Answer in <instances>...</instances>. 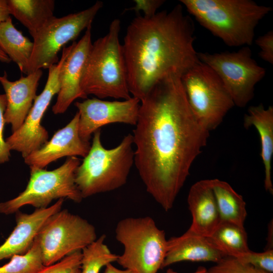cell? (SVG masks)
I'll return each instance as SVG.
<instances>
[{"mask_svg":"<svg viewBox=\"0 0 273 273\" xmlns=\"http://www.w3.org/2000/svg\"><path fill=\"white\" fill-rule=\"evenodd\" d=\"M81 251H75L37 273H80Z\"/></svg>","mask_w":273,"mask_h":273,"instance_id":"obj_28","label":"cell"},{"mask_svg":"<svg viewBox=\"0 0 273 273\" xmlns=\"http://www.w3.org/2000/svg\"><path fill=\"white\" fill-rule=\"evenodd\" d=\"M120 28V20L114 19L107 34L92 43L80 82L81 89L86 96L93 95L100 99L131 98L119 39Z\"/></svg>","mask_w":273,"mask_h":273,"instance_id":"obj_4","label":"cell"},{"mask_svg":"<svg viewBox=\"0 0 273 273\" xmlns=\"http://www.w3.org/2000/svg\"><path fill=\"white\" fill-rule=\"evenodd\" d=\"M92 26L78 42H73L71 52L65 59L60 73V88L57 101L52 107L55 114L64 113L73 102L87 99L80 87L84 66L92 44Z\"/></svg>","mask_w":273,"mask_h":273,"instance_id":"obj_14","label":"cell"},{"mask_svg":"<svg viewBox=\"0 0 273 273\" xmlns=\"http://www.w3.org/2000/svg\"><path fill=\"white\" fill-rule=\"evenodd\" d=\"M79 117L77 112L65 127L55 132L51 140L24 158L25 164L30 167L43 169L50 163L63 157H85L91 145L79 135Z\"/></svg>","mask_w":273,"mask_h":273,"instance_id":"obj_15","label":"cell"},{"mask_svg":"<svg viewBox=\"0 0 273 273\" xmlns=\"http://www.w3.org/2000/svg\"><path fill=\"white\" fill-rule=\"evenodd\" d=\"M134 7L129 8L136 13L140 11L144 13L143 16L150 17L157 13V10L164 4L163 0H134Z\"/></svg>","mask_w":273,"mask_h":273,"instance_id":"obj_32","label":"cell"},{"mask_svg":"<svg viewBox=\"0 0 273 273\" xmlns=\"http://www.w3.org/2000/svg\"><path fill=\"white\" fill-rule=\"evenodd\" d=\"M188 204L192 216L189 229L209 237L220 222L216 201L210 179H204L191 187Z\"/></svg>","mask_w":273,"mask_h":273,"instance_id":"obj_19","label":"cell"},{"mask_svg":"<svg viewBox=\"0 0 273 273\" xmlns=\"http://www.w3.org/2000/svg\"><path fill=\"white\" fill-rule=\"evenodd\" d=\"M225 255L216 248L208 237L189 229L179 237L167 240V252L162 269L184 261L217 263Z\"/></svg>","mask_w":273,"mask_h":273,"instance_id":"obj_18","label":"cell"},{"mask_svg":"<svg viewBox=\"0 0 273 273\" xmlns=\"http://www.w3.org/2000/svg\"><path fill=\"white\" fill-rule=\"evenodd\" d=\"M104 273H134L133 271L127 269H120L115 267L112 263L109 264L105 266Z\"/></svg>","mask_w":273,"mask_h":273,"instance_id":"obj_34","label":"cell"},{"mask_svg":"<svg viewBox=\"0 0 273 273\" xmlns=\"http://www.w3.org/2000/svg\"><path fill=\"white\" fill-rule=\"evenodd\" d=\"M195 40L194 22L180 4L150 17H135L122 44L132 97L141 101L158 81L181 76L199 62Z\"/></svg>","mask_w":273,"mask_h":273,"instance_id":"obj_2","label":"cell"},{"mask_svg":"<svg viewBox=\"0 0 273 273\" xmlns=\"http://www.w3.org/2000/svg\"><path fill=\"white\" fill-rule=\"evenodd\" d=\"M42 75L41 69H39L14 81L9 80L6 71L0 75V83L7 99L5 123L11 124L12 132L24 123L37 96L36 90Z\"/></svg>","mask_w":273,"mask_h":273,"instance_id":"obj_16","label":"cell"},{"mask_svg":"<svg viewBox=\"0 0 273 273\" xmlns=\"http://www.w3.org/2000/svg\"><path fill=\"white\" fill-rule=\"evenodd\" d=\"M10 258L9 262L0 266V273H37L44 266L36 238L27 252Z\"/></svg>","mask_w":273,"mask_h":273,"instance_id":"obj_26","label":"cell"},{"mask_svg":"<svg viewBox=\"0 0 273 273\" xmlns=\"http://www.w3.org/2000/svg\"><path fill=\"white\" fill-rule=\"evenodd\" d=\"M235 257L267 272H273L272 249H266L262 252H256L250 250Z\"/></svg>","mask_w":273,"mask_h":273,"instance_id":"obj_29","label":"cell"},{"mask_svg":"<svg viewBox=\"0 0 273 273\" xmlns=\"http://www.w3.org/2000/svg\"><path fill=\"white\" fill-rule=\"evenodd\" d=\"M166 273H178L171 268L167 270ZM192 273H207V269L203 266L199 267L197 270Z\"/></svg>","mask_w":273,"mask_h":273,"instance_id":"obj_35","label":"cell"},{"mask_svg":"<svg viewBox=\"0 0 273 273\" xmlns=\"http://www.w3.org/2000/svg\"><path fill=\"white\" fill-rule=\"evenodd\" d=\"M116 239L123 246L117 263L134 273H157L167 252L165 233L150 216L127 217L115 230Z\"/></svg>","mask_w":273,"mask_h":273,"instance_id":"obj_6","label":"cell"},{"mask_svg":"<svg viewBox=\"0 0 273 273\" xmlns=\"http://www.w3.org/2000/svg\"><path fill=\"white\" fill-rule=\"evenodd\" d=\"M208 238L225 255L237 257L250 250L244 227L233 223L220 221Z\"/></svg>","mask_w":273,"mask_h":273,"instance_id":"obj_24","label":"cell"},{"mask_svg":"<svg viewBox=\"0 0 273 273\" xmlns=\"http://www.w3.org/2000/svg\"><path fill=\"white\" fill-rule=\"evenodd\" d=\"M189 105L210 132L222 121L235 104L216 73L200 60L180 77Z\"/></svg>","mask_w":273,"mask_h":273,"instance_id":"obj_8","label":"cell"},{"mask_svg":"<svg viewBox=\"0 0 273 273\" xmlns=\"http://www.w3.org/2000/svg\"><path fill=\"white\" fill-rule=\"evenodd\" d=\"M13 15L28 30L33 38L55 16L54 0H7Z\"/></svg>","mask_w":273,"mask_h":273,"instance_id":"obj_21","label":"cell"},{"mask_svg":"<svg viewBox=\"0 0 273 273\" xmlns=\"http://www.w3.org/2000/svg\"><path fill=\"white\" fill-rule=\"evenodd\" d=\"M7 106L5 94H0V164L10 160L11 153L6 141L4 139V129L5 123L4 114Z\"/></svg>","mask_w":273,"mask_h":273,"instance_id":"obj_30","label":"cell"},{"mask_svg":"<svg viewBox=\"0 0 273 273\" xmlns=\"http://www.w3.org/2000/svg\"><path fill=\"white\" fill-rule=\"evenodd\" d=\"M198 57L216 73L235 106L240 108L245 107L252 99L255 85L266 73L253 58L248 46L234 52L198 53Z\"/></svg>","mask_w":273,"mask_h":273,"instance_id":"obj_9","label":"cell"},{"mask_svg":"<svg viewBox=\"0 0 273 273\" xmlns=\"http://www.w3.org/2000/svg\"><path fill=\"white\" fill-rule=\"evenodd\" d=\"M105 239L103 234L81 250L80 273H99L103 267L117 262L119 255L110 251Z\"/></svg>","mask_w":273,"mask_h":273,"instance_id":"obj_25","label":"cell"},{"mask_svg":"<svg viewBox=\"0 0 273 273\" xmlns=\"http://www.w3.org/2000/svg\"><path fill=\"white\" fill-rule=\"evenodd\" d=\"M44 266L81 251L97 239L95 228L86 219L61 209L50 216L37 237Z\"/></svg>","mask_w":273,"mask_h":273,"instance_id":"obj_10","label":"cell"},{"mask_svg":"<svg viewBox=\"0 0 273 273\" xmlns=\"http://www.w3.org/2000/svg\"><path fill=\"white\" fill-rule=\"evenodd\" d=\"M135 126L134 164L147 192L168 211L209 135L189 105L180 76L153 86L140 101Z\"/></svg>","mask_w":273,"mask_h":273,"instance_id":"obj_1","label":"cell"},{"mask_svg":"<svg viewBox=\"0 0 273 273\" xmlns=\"http://www.w3.org/2000/svg\"><path fill=\"white\" fill-rule=\"evenodd\" d=\"M74 105L79 113L78 131L80 138L89 142L92 134L104 125L115 123L136 124L140 100L131 97L123 101L86 99Z\"/></svg>","mask_w":273,"mask_h":273,"instance_id":"obj_13","label":"cell"},{"mask_svg":"<svg viewBox=\"0 0 273 273\" xmlns=\"http://www.w3.org/2000/svg\"><path fill=\"white\" fill-rule=\"evenodd\" d=\"M0 61L5 63H9L11 60L0 49Z\"/></svg>","mask_w":273,"mask_h":273,"instance_id":"obj_36","label":"cell"},{"mask_svg":"<svg viewBox=\"0 0 273 273\" xmlns=\"http://www.w3.org/2000/svg\"><path fill=\"white\" fill-rule=\"evenodd\" d=\"M10 15L7 0H0V23L10 18Z\"/></svg>","mask_w":273,"mask_h":273,"instance_id":"obj_33","label":"cell"},{"mask_svg":"<svg viewBox=\"0 0 273 273\" xmlns=\"http://www.w3.org/2000/svg\"><path fill=\"white\" fill-rule=\"evenodd\" d=\"M33 48V42L15 27L11 17L0 23V49L26 75Z\"/></svg>","mask_w":273,"mask_h":273,"instance_id":"obj_22","label":"cell"},{"mask_svg":"<svg viewBox=\"0 0 273 273\" xmlns=\"http://www.w3.org/2000/svg\"><path fill=\"white\" fill-rule=\"evenodd\" d=\"M72 47V43L64 47L59 62L49 68L44 89L35 99L24 123L6 140L10 150L21 153L23 158L40 148L48 141V131L41 121L53 97L60 90L61 69Z\"/></svg>","mask_w":273,"mask_h":273,"instance_id":"obj_12","label":"cell"},{"mask_svg":"<svg viewBox=\"0 0 273 273\" xmlns=\"http://www.w3.org/2000/svg\"><path fill=\"white\" fill-rule=\"evenodd\" d=\"M255 42L260 48L259 56L263 61L273 64V31L269 30L257 37Z\"/></svg>","mask_w":273,"mask_h":273,"instance_id":"obj_31","label":"cell"},{"mask_svg":"<svg viewBox=\"0 0 273 273\" xmlns=\"http://www.w3.org/2000/svg\"><path fill=\"white\" fill-rule=\"evenodd\" d=\"M204 28L231 47L251 46L259 22L271 11L252 0H181Z\"/></svg>","mask_w":273,"mask_h":273,"instance_id":"obj_3","label":"cell"},{"mask_svg":"<svg viewBox=\"0 0 273 273\" xmlns=\"http://www.w3.org/2000/svg\"><path fill=\"white\" fill-rule=\"evenodd\" d=\"M210 181L220 221L244 227L247 213L242 196L226 181L217 178L211 179Z\"/></svg>","mask_w":273,"mask_h":273,"instance_id":"obj_23","label":"cell"},{"mask_svg":"<svg viewBox=\"0 0 273 273\" xmlns=\"http://www.w3.org/2000/svg\"><path fill=\"white\" fill-rule=\"evenodd\" d=\"M103 6L102 2L97 1L85 10L60 18L54 17L49 21L33 37L28 74L57 64L58 53L63 47L92 26Z\"/></svg>","mask_w":273,"mask_h":273,"instance_id":"obj_11","label":"cell"},{"mask_svg":"<svg viewBox=\"0 0 273 273\" xmlns=\"http://www.w3.org/2000/svg\"><path fill=\"white\" fill-rule=\"evenodd\" d=\"M132 135L125 136L112 149L101 142V129L93 133L89 151L75 174V184L83 198L114 191L124 186L134 164Z\"/></svg>","mask_w":273,"mask_h":273,"instance_id":"obj_5","label":"cell"},{"mask_svg":"<svg viewBox=\"0 0 273 273\" xmlns=\"http://www.w3.org/2000/svg\"><path fill=\"white\" fill-rule=\"evenodd\" d=\"M80 164V159L73 156L53 170L30 167V176L25 189L15 198L0 203V213L11 214L25 205L47 208L56 199L80 203L83 198L75 181V171Z\"/></svg>","mask_w":273,"mask_h":273,"instance_id":"obj_7","label":"cell"},{"mask_svg":"<svg viewBox=\"0 0 273 273\" xmlns=\"http://www.w3.org/2000/svg\"><path fill=\"white\" fill-rule=\"evenodd\" d=\"M64 200L60 199L53 205L47 208L35 209L31 213L17 211L16 225L0 246V261L27 252L46 221L62 209Z\"/></svg>","mask_w":273,"mask_h":273,"instance_id":"obj_17","label":"cell"},{"mask_svg":"<svg viewBox=\"0 0 273 273\" xmlns=\"http://www.w3.org/2000/svg\"><path fill=\"white\" fill-rule=\"evenodd\" d=\"M207 273H268L243 262L237 258L225 256L207 269Z\"/></svg>","mask_w":273,"mask_h":273,"instance_id":"obj_27","label":"cell"},{"mask_svg":"<svg viewBox=\"0 0 273 273\" xmlns=\"http://www.w3.org/2000/svg\"><path fill=\"white\" fill-rule=\"evenodd\" d=\"M244 125L248 128L254 127L260 140L261 157L264 168V186L266 191L273 193L271 178L273 155V107L267 108L262 104L250 106L244 117Z\"/></svg>","mask_w":273,"mask_h":273,"instance_id":"obj_20","label":"cell"}]
</instances>
